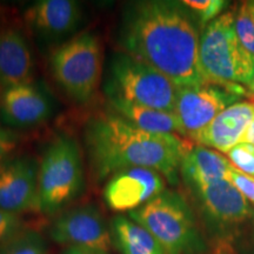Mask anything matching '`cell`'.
<instances>
[{
  "instance_id": "ba28073f",
  "label": "cell",
  "mask_w": 254,
  "mask_h": 254,
  "mask_svg": "<svg viewBox=\"0 0 254 254\" xmlns=\"http://www.w3.org/2000/svg\"><path fill=\"white\" fill-rule=\"evenodd\" d=\"M50 238L66 247H79L110 253L113 246L111 228L95 205L66 209L52 221Z\"/></svg>"
},
{
  "instance_id": "5b68a950",
  "label": "cell",
  "mask_w": 254,
  "mask_h": 254,
  "mask_svg": "<svg viewBox=\"0 0 254 254\" xmlns=\"http://www.w3.org/2000/svg\"><path fill=\"white\" fill-rule=\"evenodd\" d=\"M85 189V168L78 141L56 135L43 152L38 170L40 212L53 215L79 198Z\"/></svg>"
},
{
  "instance_id": "2e32d148",
  "label": "cell",
  "mask_w": 254,
  "mask_h": 254,
  "mask_svg": "<svg viewBox=\"0 0 254 254\" xmlns=\"http://www.w3.org/2000/svg\"><path fill=\"white\" fill-rule=\"evenodd\" d=\"M34 59L30 44L20 30H0V87L2 92L33 81Z\"/></svg>"
},
{
  "instance_id": "5bb4252c",
  "label": "cell",
  "mask_w": 254,
  "mask_h": 254,
  "mask_svg": "<svg viewBox=\"0 0 254 254\" xmlns=\"http://www.w3.org/2000/svg\"><path fill=\"white\" fill-rule=\"evenodd\" d=\"M53 111L49 92L33 81L7 88L0 98V123L14 131L41 125Z\"/></svg>"
},
{
  "instance_id": "277c9868",
  "label": "cell",
  "mask_w": 254,
  "mask_h": 254,
  "mask_svg": "<svg viewBox=\"0 0 254 254\" xmlns=\"http://www.w3.org/2000/svg\"><path fill=\"white\" fill-rule=\"evenodd\" d=\"M128 217L155 238L165 254H206L194 212L179 193L165 190Z\"/></svg>"
},
{
  "instance_id": "3957f363",
  "label": "cell",
  "mask_w": 254,
  "mask_h": 254,
  "mask_svg": "<svg viewBox=\"0 0 254 254\" xmlns=\"http://www.w3.org/2000/svg\"><path fill=\"white\" fill-rule=\"evenodd\" d=\"M199 62L206 84L238 93L240 84L254 77V59L241 45L236 31V12H225L200 34Z\"/></svg>"
},
{
  "instance_id": "4dcf8cb0",
  "label": "cell",
  "mask_w": 254,
  "mask_h": 254,
  "mask_svg": "<svg viewBox=\"0 0 254 254\" xmlns=\"http://www.w3.org/2000/svg\"><path fill=\"white\" fill-rule=\"evenodd\" d=\"M217 254H227V253L225 252V251H220V252H218Z\"/></svg>"
},
{
  "instance_id": "1f68e13d",
  "label": "cell",
  "mask_w": 254,
  "mask_h": 254,
  "mask_svg": "<svg viewBox=\"0 0 254 254\" xmlns=\"http://www.w3.org/2000/svg\"><path fill=\"white\" fill-rule=\"evenodd\" d=\"M1 94H2V90H1V87H0V98H1Z\"/></svg>"
},
{
  "instance_id": "52a82bcc",
  "label": "cell",
  "mask_w": 254,
  "mask_h": 254,
  "mask_svg": "<svg viewBox=\"0 0 254 254\" xmlns=\"http://www.w3.org/2000/svg\"><path fill=\"white\" fill-rule=\"evenodd\" d=\"M51 73L69 99L87 104L100 86L103 47L93 32H82L63 41L51 52Z\"/></svg>"
},
{
  "instance_id": "4316f807",
  "label": "cell",
  "mask_w": 254,
  "mask_h": 254,
  "mask_svg": "<svg viewBox=\"0 0 254 254\" xmlns=\"http://www.w3.org/2000/svg\"><path fill=\"white\" fill-rule=\"evenodd\" d=\"M240 142L254 146V119L249 124V126L246 127L245 132H244L243 136H241Z\"/></svg>"
},
{
  "instance_id": "d6986e66",
  "label": "cell",
  "mask_w": 254,
  "mask_h": 254,
  "mask_svg": "<svg viewBox=\"0 0 254 254\" xmlns=\"http://www.w3.org/2000/svg\"><path fill=\"white\" fill-rule=\"evenodd\" d=\"M110 228L113 246L120 254H165L150 232L128 215H116Z\"/></svg>"
},
{
  "instance_id": "f1b7e54d",
  "label": "cell",
  "mask_w": 254,
  "mask_h": 254,
  "mask_svg": "<svg viewBox=\"0 0 254 254\" xmlns=\"http://www.w3.org/2000/svg\"><path fill=\"white\" fill-rule=\"evenodd\" d=\"M247 6H249V12L254 23V1H247Z\"/></svg>"
},
{
  "instance_id": "9c48e42d",
  "label": "cell",
  "mask_w": 254,
  "mask_h": 254,
  "mask_svg": "<svg viewBox=\"0 0 254 254\" xmlns=\"http://www.w3.org/2000/svg\"><path fill=\"white\" fill-rule=\"evenodd\" d=\"M206 225L214 233L224 234L252 218L253 209L243 193L228 180L192 190Z\"/></svg>"
},
{
  "instance_id": "7402d4cb",
  "label": "cell",
  "mask_w": 254,
  "mask_h": 254,
  "mask_svg": "<svg viewBox=\"0 0 254 254\" xmlns=\"http://www.w3.org/2000/svg\"><path fill=\"white\" fill-rule=\"evenodd\" d=\"M183 4L195 15L199 24H209L217 19L226 6L224 0H184Z\"/></svg>"
},
{
  "instance_id": "e0dca14e",
  "label": "cell",
  "mask_w": 254,
  "mask_h": 254,
  "mask_svg": "<svg viewBox=\"0 0 254 254\" xmlns=\"http://www.w3.org/2000/svg\"><path fill=\"white\" fill-rule=\"evenodd\" d=\"M234 166L219 152L204 146L194 145L184 158L180 176L190 190L228 180Z\"/></svg>"
},
{
  "instance_id": "cb8c5ba5",
  "label": "cell",
  "mask_w": 254,
  "mask_h": 254,
  "mask_svg": "<svg viewBox=\"0 0 254 254\" xmlns=\"http://www.w3.org/2000/svg\"><path fill=\"white\" fill-rule=\"evenodd\" d=\"M23 228L25 227L20 215L9 213L0 208V245Z\"/></svg>"
},
{
  "instance_id": "9a60e30c",
  "label": "cell",
  "mask_w": 254,
  "mask_h": 254,
  "mask_svg": "<svg viewBox=\"0 0 254 254\" xmlns=\"http://www.w3.org/2000/svg\"><path fill=\"white\" fill-rule=\"evenodd\" d=\"M254 119V101H241L228 106L190 140L200 146L227 153L240 144L246 127Z\"/></svg>"
},
{
  "instance_id": "7a4b0ae2",
  "label": "cell",
  "mask_w": 254,
  "mask_h": 254,
  "mask_svg": "<svg viewBox=\"0 0 254 254\" xmlns=\"http://www.w3.org/2000/svg\"><path fill=\"white\" fill-rule=\"evenodd\" d=\"M84 142L97 183L125 168L145 167L157 171L171 185L179 182L184 158L194 146L184 136L144 131L112 111L88 119Z\"/></svg>"
},
{
  "instance_id": "f546056e",
  "label": "cell",
  "mask_w": 254,
  "mask_h": 254,
  "mask_svg": "<svg viewBox=\"0 0 254 254\" xmlns=\"http://www.w3.org/2000/svg\"><path fill=\"white\" fill-rule=\"evenodd\" d=\"M247 87H249V90H250V92H251V93H252V94H253V97H254V77H253V79H252V81H251V82H250V84H249V86H247Z\"/></svg>"
},
{
  "instance_id": "83f0119b",
  "label": "cell",
  "mask_w": 254,
  "mask_h": 254,
  "mask_svg": "<svg viewBox=\"0 0 254 254\" xmlns=\"http://www.w3.org/2000/svg\"><path fill=\"white\" fill-rule=\"evenodd\" d=\"M63 254H110V253H104V252H99V251H93V250L79 249V247H66V249L64 250Z\"/></svg>"
},
{
  "instance_id": "30bf717a",
  "label": "cell",
  "mask_w": 254,
  "mask_h": 254,
  "mask_svg": "<svg viewBox=\"0 0 254 254\" xmlns=\"http://www.w3.org/2000/svg\"><path fill=\"white\" fill-rule=\"evenodd\" d=\"M166 179L157 171L131 167L109 178L104 187L107 207L117 213H129L150 202L165 190Z\"/></svg>"
},
{
  "instance_id": "8992f818",
  "label": "cell",
  "mask_w": 254,
  "mask_h": 254,
  "mask_svg": "<svg viewBox=\"0 0 254 254\" xmlns=\"http://www.w3.org/2000/svg\"><path fill=\"white\" fill-rule=\"evenodd\" d=\"M104 92L106 99L116 98L165 112L176 110V85L152 66L124 52L111 58Z\"/></svg>"
},
{
  "instance_id": "7c38bea8",
  "label": "cell",
  "mask_w": 254,
  "mask_h": 254,
  "mask_svg": "<svg viewBox=\"0 0 254 254\" xmlns=\"http://www.w3.org/2000/svg\"><path fill=\"white\" fill-rule=\"evenodd\" d=\"M237 98L236 93L215 85L182 87L178 88L174 113L190 140L222 111L233 105Z\"/></svg>"
},
{
  "instance_id": "ffe728a7",
  "label": "cell",
  "mask_w": 254,
  "mask_h": 254,
  "mask_svg": "<svg viewBox=\"0 0 254 254\" xmlns=\"http://www.w3.org/2000/svg\"><path fill=\"white\" fill-rule=\"evenodd\" d=\"M49 245L40 232L23 228L0 245V254H47Z\"/></svg>"
},
{
  "instance_id": "6da1fadb",
  "label": "cell",
  "mask_w": 254,
  "mask_h": 254,
  "mask_svg": "<svg viewBox=\"0 0 254 254\" xmlns=\"http://www.w3.org/2000/svg\"><path fill=\"white\" fill-rule=\"evenodd\" d=\"M118 36L124 53L152 66L178 88L206 85L199 62L200 34L183 1L127 2Z\"/></svg>"
},
{
  "instance_id": "4fadbf2b",
  "label": "cell",
  "mask_w": 254,
  "mask_h": 254,
  "mask_svg": "<svg viewBox=\"0 0 254 254\" xmlns=\"http://www.w3.org/2000/svg\"><path fill=\"white\" fill-rule=\"evenodd\" d=\"M82 18V7L75 0H39L28 6L24 13L32 33L50 44L73 36L80 27Z\"/></svg>"
},
{
  "instance_id": "d4e9b609",
  "label": "cell",
  "mask_w": 254,
  "mask_h": 254,
  "mask_svg": "<svg viewBox=\"0 0 254 254\" xmlns=\"http://www.w3.org/2000/svg\"><path fill=\"white\" fill-rule=\"evenodd\" d=\"M20 142V134L8 127L0 126V163L12 157Z\"/></svg>"
},
{
  "instance_id": "ac0fdd59",
  "label": "cell",
  "mask_w": 254,
  "mask_h": 254,
  "mask_svg": "<svg viewBox=\"0 0 254 254\" xmlns=\"http://www.w3.org/2000/svg\"><path fill=\"white\" fill-rule=\"evenodd\" d=\"M107 103L110 111L144 131L161 134H176L187 138L176 113L148 109L116 98L107 99Z\"/></svg>"
},
{
  "instance_id": "484cf974",
  "label": "cell",
  "mask_w": 254,
  "mask_h": 254,
  "mask_svg": "<svg viewBox=\"0 0 254 254\" xmlns=\"http://www.w3.org/2000/svg\"><path fill=\"white\" fill-rule=\"evenodd\" d=\"M228 182H231L243 195L254 205V178L246 176L236 167L232 168Z\"/></svg>"
},
{
  "instance_id": "603a6c76",
  "label": "cell",
  "mask_w": 254,
  "mask_h": 254,
  "mask_svg": "<svg viewBox=\"0 0 254 254\" xmlns=\"http://www.w3.org/2000/svg\"><path fill=\"white\" fill-rule=\"evenodd\" d=\"M226 154L234 167L246 176L254 178V146L240 142Z\"/></svg>"
},
{
  "instance_id": "44dd1931",
  "label": "cell",
  "mask_w": 254,
  "mask_h": 254,
  "mask_svg": "<svg viewBox=\"0 0 254 254\" xmlns=\"http://www.w3.org/2000/svg\"><path fill=\"white\" fill-rule=\"evenodd\" d=\"M236 31L240 44L254 59V23L249 12L247 1L243 2L236 11Z\"/></svg>"
},
{
  "instance_id": "8fae6325",
  "label": "cell",
  "mask_w": 254,
  "mask_h": 254,
  "mask_svg": "<svg viewBox=\"0 0 254 254\" xmlns=\"http://www.w3.org/2000/svg\"><path fill=\"white\" fill-rule=\"evenodd\" d=\"M38 170L39 161L25 155L0 163V208L17 215L40 212Z\"/></svg>"
}]
</instances>
